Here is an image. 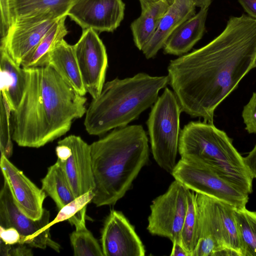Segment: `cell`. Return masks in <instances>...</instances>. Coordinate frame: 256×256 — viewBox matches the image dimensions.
Wrapping results in <instances>:
<instances>
[{
	"label": "cell",
	"mask_w": 256,
	"mask_h": 256,
	"mask_svg": "<svg viewBox=\"0 0 256 256\" xmlns=\"http://www.w3.org/2000/svg\"><path fill=\"white\" fill-rule=\"evenodd\" d=\"M70 148V154L64 161L58 160L66 172L76 197L96 188L90 144L81 137L70 135L60 140Z\"/></svg>",
	"instance_id": "cell-15"
},
{
	"label": "cell",
	"mask_w": 256,
	"mask_h": 256,
	"mask_svg": "<svg viewBox=\"0 0 256 256\" xmlns=\"http://www.w3.org/2000/svg\"><path fill=\"white\" fill-rule=\"evenodd\" d=\"M104 256H144V246L134 228L120 211L111 210L102 230Z\"/></svg>",
	"instance_id": "cell-12"
},
{
	"label": "cell",
	"mask_w": 256,
	"mask_h": 256,
	"mask_svg": "<svg viewBox=\"0 0 256 256\" xmlns=\"http://www.w3.org/2000/svg\"><path fill=\"white\" fill-rule=\"evenodd\" d=\"M182 112L174 92L165 88L152 106L146 121L154 158L170 174L176 164Z\"/></svg>",
	"instance_id": "cell-6"
},
{
	"label": "cell",
	"mask_w": 256,
	"mask_h": 256,
	"mask_svg": "<svg viewBox=\"0 0 256 256\" xmlns=\"http://www.w3.org/2000/svg\"><path fill=\"white\" fill-rule=\"evenodd\" d=\"M171 256H189L188 253L184 248L182 246L179 242H174L172 243V248L170 254Z\"/></svg>",
	"instance_id": "cell-35"
},
{
	"label": "cell",
	"mask_w": 256,
	"mask_h": 256,
	"mask_svg": "<svg viewBox=\"0 0 256 256\" xmlns=\"http://www.w3.org/2000/svg\"><path fill=\"white\" fill-rule=\"evenodd\" d=\"M148 138L143 126L116 128L91 144L96 188L92 202L111 206L124 196L149 158Z\"/></svg>",
	"instance_id": "cell-3"
},
{
	"label": "cell",
	"mask_w": 256,
	"mask_h": 256,
	"mask_svg": "<svg viewBox=\"0 0 256 256\" xmlns=\"http://www.w3.org/2000/svg\"><path fill=\"white\" fill-rule=\"evenodd\" d=\"M59 19L32 18L14 21L2 38L0 47L21 66L24 58L38 46Z\"/></svg>",
	"instance_id": "cell-14"
},
{
	"label": "cell",
	"mask_w": 256,
	"mask_h": 256,
	"mask_svg": "<svg viewBox=\"0 0 256 256\" xmlns=\"http://www.w3.org/2000/svg\"><path fill=\"white\" fill-rule=\"evenodd\" d=\"M210 210L216 237L227 256H242L234 207L210 197Z\"/></svg>",
	"instance_id": "cell-19"
},
{
	"label": "cell",
	"mask_w": 256,
	"mask_h": 256,
	"mask_svg": "<svg viewBox=\"0 0 256 256\" xmlns=\"http://www.w3.org/2000/svg\"><path fill=\"white\" fill-rule=\"evenodd\" d=\"M243 159L250 175L252 179L256 178V144L253 149Z\"/></svg>",
	"instance_id": "cell-33"
},
{
	"label": "cell",
	"mask_w": 256,
	"mask_h": 256,
	"mask_svg": "<svg viewBox=\"0 0 256 256\" xmlns=\"http://www.w3.org/2000/svg\"><path fill=\"white\" fill-rule=\"evenodd\" d=\"M50 65L79 94L87 93L84 85L73 46L59 41L42 60L39 66Z\"/></svg>",
	"instance_id": "cell-18"
},
{
	"label": "cell",
	"mask_w": 256,
	"mask_h": 256,
	"mask_svg": "<svg viewBox=\"0 0 256 256\" xmlns=\"http://www.w3.org/2000/svg\"><path fill=\"white\" fill-rule=\"evenodd\" d=\"M168 84V75L154 76L144 72L107 82L86 110V131L90 135L101 136L128 126L152 106L160 91Z\"/></svg>",
	"instance_id": "cell-4"
},
{
	"label": "cell",
	"mask_w": 256,
	"mask_h": 256,
	"mask_svg": "<svg viewBox=\"0 0 256 256\" xmlns=\"http://www.w3.org/2000/svg\"><path fill=\"white\" fill-rule=\"evenodd\" d=\"M0 238L8 244L20 243L21 240L20 233L14 228H4L0 226Z\"/></svg>",
	"instance_id": "cell-32"
},
{
	"label": "cell",
	"mask_w": 256,
	"mask_h": 256,
	"mask_svg": "<svg viewBox=\"0 0 256 256\" xmlns=\"http://www.w3.org/2000/svg\"><path fill=\"white\" fill-rule=\"evenodd\" d=\"M74 0H8L10 22L32 18L58 19L67 16Z\"/></svg>",
	"instance_id": "cell-17"
},
{
	"label": "cell",
	"mask_w": 256,
	"mask_h": 256,
	"mask_svg": "<svg viewBox=\"0 0 256 256\" xmlns=\"http://www.w3.org/2000/svg\"><path fill=\"white\" fill-rule=\"evenodd\" d=\"M70 241L74 256H104L101 245L86 228L74 231Z\"/></svg>",
	"instance_id": "cell-28"
},
{
	"label": "cell",
	"mask_w": 256,
	"mask_h": 256,
	"mask_svg": "<svg viewBox=\"0 0 256 256\" xmlns=\"http://www.w3.org/2000/svg\"><path fill=\"white\" fill-rule=\"evenodd\" d=\"M67 16L60 18L48 32L38 46L23 60L22 68L38 66L44 56L60 40L64 39L68 31L65 25Z\"/></svg>",
	"instance_id": "cell-25"
},
{
	"label": "cell",
	"mask_w": 256,
	"mask_h": 256,
	"mask_svg": "<svg viewBox=\"0 0 256 256\" xmlns=\"http://www.w3.org/2000/svg\"><path fill=\"white\" fill-rule=\"evenodd\" d=\"M248 16L256 20V0H238Z\"/></svg>",
	"instance_id": "cell-34"
},
{
	"label": "cell",
	"mask_w": 256,
	"mask_h": 256,
	"mask_svg": "<svg viewBox=\"0 0 256 256\" xmlns=\"http://www.w3.org/2000/svg\"><path fill=\"white\" fill-rule=\"evenodd\" d=\"M0 95L6 100L12 112L18 108L26 84V74L0 47Z\"/></svg>",
	"instance_id": "cell-21"
},
{
	"label": "cell",
	"mask_w": 256,
	"mask_h": 256,
	"mask_svg": "<svg viewBox=\"0 0 256 256\" xmlns=\"http://www.w3.org/2000/svg\"><path fill=\"white\" fill-rule=\"evenodd\" d=\"M188 190L174 180L164 194L152 200L147 226L151 234L167 238L172 243L181 244V232L188 210Z\"/></svg>",
	"instance_id": "cell-8"
},
{
	"label": "cell",
	"mask_w": 256,
	"mask_h": 256,
	"mask_svg": "<svg viewBox=\"0 0 256 256\" xmlns=\"http://www.w3.org/2000/svg\"><path fill=\"white\" fill-rule=\"evenodd\" d=\"M181 158L201 162L242 192H252V180L232 140L213 122L192 121L180 130Z\"/></svg>",
	"instance_id": "cell-5"
},
{
	"label": "cell",
	"mask_w": 256,
	"mask_h": 256,
	"mask_svg": "<svg viewBox=\"0 0 256 256\" xmlns=\"http://www.w3.org/2000/svg\"><path fill=\"white\" fill-rule=\"evenodd\" d=\"M41 182L42 188L52 199L58 210L76 198L63 166L58 160L48 168Z\"/></svg>",
	"instance_id": "cell-23"
},
{
	"label": "cell",
	"mask_w": 256,
	"mask_h": 256,
	"mask_svg": "<svg viewBox=\"0 0 256 256\" xmlns=\"http://www.w3.org/2000/svg\"><path fill=\"white\" fill-rule=\"evenodd\" d=\"M0 167L4 180L18 208L32 220L40 218L44 210L43 204L47 196L44 191L4 155H0Z\"/></svg>",
	"instance_id": "cell-13"
},
{
	"label": "cell",
	"mask_w": 256,
	"mask_h": 256,
	"mask_svg": "<svg viewBox=\"0 0 256 256\" xmlns=\"http://www.w3.org/2000/svg\"><path fill=\"white\" fill-rule=\"evenodd\" d=\"M242 116L248 132L256 134V92L244 106Z\"/></svg>",
	"instance_id": "cell-30"
},
{
	"label": "cell",
	"mask_w": 256,
	"mask_h": 256,
	"mask_svg": "<svg viewBox=\"0 0 256 256\" xmlns=\"http://www.w3.org/2000/svg\"><path fill=\"white\" fill-rule=\"evenodd\" d=\"M256 68V60L254 61V64L253 68Z\"/></svg>",
	"instance_id": "cell-38"
},
{
	"label": "cell",
	"mask_w": 256,
	"mask_h": 256,
	"mask_svg": "<svg viewBox=\"0 0 256 256\" xmlns=\"http://www.w3.org/2000/svg\"><path fill=\"white\" fill-rule=\"evenodd\" d=\"M73 48L85 89L96 98L104 84L108 66L105 46L96 31L88 28Z\"/></svg>",
	"instance_id": "cell-10"
},
{
	"label": "cell",
	"mask_w": 256,
	"mask_h": 256,
	"mask_svg": "<svg viewBox=\"0 0 256 256\" xmlns=\"http://www.w3.org/2000/svg\"><path fill=\"white\" fill-rule=\"evenodd\" d=\"M170 174L190 190L221 200L235 208H245L248 201L249 194L201 162L180 158Z\"/></svg>",
	"instance_id": "cell-7"
},
{
	"label": "cell",
	"mask_w": 256,
	"mask_h": 256,
	"mask_svg": "<svg viewBox=\"0 0 256 256\" xmlns=\"http://www.w3.org/2000/svg\"><path fill=\"white\" fill-rule=\"evenodd\" d=\"M256 58V20L231 16L208 44L170 61L169 84L182 112L213 122L216 109L253 68Z\"/></svg>",
	"instance_id": "cell-1"
},
{
	"label": "cell",
	"mask_w": 256,
	"mask_h": 256,
	"mask_svg": "<svg viewBox=\"0 0 256 256\" xmlns=\"http://www.w3.org/2000/svg\"><path fill=\"white\" fill-rule=\"evenodd\" d=\"M12 113L5 98L0 95V155L9 158L12 154V130L10 118Z\"/></svg>",
	"instance_id": "cell-29"
},
{
	"label": "cell",
	"mask_w": 256,
	"mask_h": 256,
	"mask_svg": "<svg viewBox=\"0 0 256 256\" xmlns=\"http://www.w3.org/2000/svg\"><path fill=\"white\" fill-rule=\"evenodd\" d=\"M188 210L181 232V244L192 256L198 242V214L195 192L188 190L187 194Z\"/></svg>",
	"instance_id": "cell-27"
},
{
	"label": "cell",
	"mask_w": 256,
	"mask_h": 256,
	"mask_svg": "<svg viewBox=\"0 0 256 256\" xmlns=\"http://www.w3.org/2000/svg\"><path fill=\"white\" fill-rule=\"evenodd\" d=\"M26 84L12 112V136L22 147L39 148L66 134L86 114L87 99L50 65L24 68Z\"/></svg>",
	"instance_id": "cell-2"
},
{
	"label": "cell",
	"mask_w": 256,
	"mask_h": 256,
	"mask_svg": "<svg viewBox=\"0 0 256 256\" xmlns=\"http://www.w3.org/2000/svg\"><path fill=\"white\" fill-rule=\"evenodd\" d=\"M125 8L122 0H74L67 16L82 30L113 32L123 20Z\"/></svg>",
	"instance_id": "cell-11"
},
{
	"label": "cell",
	"mask_w": 256,
	"mask_h": 256,
	"mask_svg": "<svg viewBox=\"0 0 256 256\" xmlns=\"http://www.w3.org/2000/svg\"></svg>",
	"instance_id": "cell-39"
},
{
	"label": "cell",
	"mask_w": 256,
	"mask_h": 256,
	"mask_svg": "<svg viewBox=\"0 0 256 256\" xmlns=\"http://www.w3.org/2000/svg\"><path fill=\"white\" fill-rule=\"evenodd\" d=\"M141 10H142L148 7L151 4L156 2L160 0H138ZM168 2L170 4L173 2L174 0H164Z\"/></svg>",
	"instance_id": "cell-37"
},
{
	"label": "cell",
	"mask_w": 256,
	"mask_h": 256,
	"mask_svg": "<svg viewBox=\"0 0 256 256\" xmlns=\"http://www.w3.org/2000/svg\"><path fill=\"white\" fill-rule=\"evenodd\" d=\"M50 212L44 208L42 218L34 220L26 216L17 206L7 183L4 180L0 192V226L14 228L20 233V244L46 249L50 247L60 252V246L53 240L50 233Z\"/></svg>",
	"instance_id": "cell-9"
},
{
	"label": "cell",
	"mask_w": 256,
	"mask_h": 256,
	"mask_svg": "<svg viewBox=\"0 0 256 256\" xmlns=\"http://www.w3.org/2000/svg\"><path fill=\"white\" fill-rule=\"evenodd\" d=\"M27 244L18 243L8 244L0 240V255L1 256H32L31 248Z\"/></svg>",
	"instance_id": "cell-31"
},
{
	"label": "cell",
	"mask_w": 256,
	"mask_h": 256,
	"mask_svg": "<svg viewBox=\"0 0 256 256\" xmlns=\"http://www.w3.org/2000/svg\"><path fill=\"white\" fill-rule=\"evenodd\" d=\"M242 256H256V212L234 208Z\"/></svg>",
	"instance_id": "cell-24"
},
{
	"label": "cell",
	"mask_w": 256,
	"mask_h": 256,
	"mask_svg": "<svg viewBox=\"0 0 256 256\" xmlns=\"http://www.w3.org/2000/svg\"><path fill=\"white\" fill-rule=\"evenodd\" d=\"M94 193L90 190L76 197L74 200L64 206L54 218L46 226L50 228L52 225L63 221L68 220L76 230L86 228V206L92 202Z\"/></svg>",
	"instance_id": "cell-26"
},
{
	"label": "cell",
	"mask_w": 256,
	"mask_h": 256,
	"mask_svg": "<svg viewBox=\"0 0 256 256\" xmlns=\"http://www.w3.org/2000/svg\"><path fill=\"white\" fill-rule=\"evenodd\" d=\"M192 0H174L163 16L154 34L142 50L147 59L154 58L172 33L196 14Z\"/></svg>",
	"instance_id": "cell-16"
},
{
	"label": "cell",
	"mask_w": 256,
	"mask_h": 256,
	"mask_svg": "<svg viewBox=\"0 0 256 256\" xmlns=\"http://www.w3.org/2000/svg\"><path fill=\"white\" fill-rule=\"evenodd\" d=\"M208 10L200 8L180 24L167 40L163 47L164 52L180 56L188 52L204 34Z\"/></svg>",
	"instance_id": "cell-20"
},
{
	"label": "cell",
	"mask_w": 256,
	"mask_h": 256,
	"mask_svg": "<svg viewBox=\"0 0 256 256\" xmlns=\"http://www.w3.org/2000/svg\"><path fill=\"white\" fill-rule=\"evenodd\" d=\"M194 6L200 8H208L212 3V0H192Z\"/></svg>",
	"instance_id": "cell-36"
},
{
	"label": "cell",
	"mask_w": 256,
	"mask_h": 256,
	"mask_svg": "<svg viewBox=\"0 0 256 256\" xmlns=\"http://www.w3.org/2000/svg\"><path fill=\"white\" fill-rule=\"evenodd\" d=\"M170 5L164 0L153 2L141 10L140 16L131 23L133 41L140 50L142 51L152 38Z\"/></svg>",
	"instance_id": "cell-22"
}]
</instances>
